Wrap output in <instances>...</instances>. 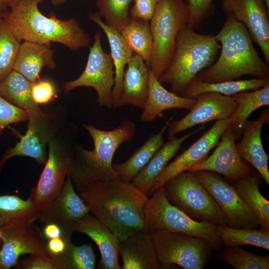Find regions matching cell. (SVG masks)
<instances>
[{
    "label": "cell",
    "instance_id": "obj_39",
    "mask_svg": "<svg viewBox=\"0 0 269 269\" xmlns=\"http://www.w3.org/2000/svg\"><path fill=\"white\" fill-rule=\"evenodd\" d=\"M134 0H97L96 6L105 23L121 32L131 20L129 7Z\"/></svg>",
    "mask_w": 269,
    "mask_h": 269
},
{
    "label": "cell",
    "instance_id": "obj_25",
    "mask_svg": "<svg viewBox=\"0 0 269 269\" xmlns=\"http://www.w3.org/2000/svg\"><path fill=\"white\" fill-rule=\"evenodd\" d=\"M88 17L102 29L108 40L115 71V83L112 91L113 108H117L125 66L127 65L134 52L125 42L121 32L104 22L98 12H90Z\"/></svg>",
    "mask_w": 269,
    "mask_h": 269
},
{
    "label": "cell",
    "instance_id": "obj_44",
    "mask_svg": "<svg viewBox=\"0 0 269 269\" xmlns=\"http://www.w3.org/2000/svg\"><path fill=\"white\" fill-rule=\"evenodd\" d=\"M134 4L130 10L131 19L150 21L160 0H134Z\"/></svg>",
    "mask_w": 269,
    "mask_h": 269
},
{
    "label": "cell",
    "instance_id": "obj_20",
    "mask_svg": "<svg viewBox=\"0 0 269 269\" xmlns=\"http://www.w3.org/2000/svg\"><path fill=\"white\" fill-rule=\"evenodd\" d=\"M269 110L266 108L255 121L247 120L244 125L243 137L236 143L239 156L255 168L263 179L269 184V155L262 141L261 133L264 124H269Z\"/></svg>",
    "mask_w": 269,
    "mask_h": 269
},
{
    "label": "cell",
    "instance_id": "obj_29",
    "mask_svg": "<svg viewBox=\"0 0 269 269\" xmlns=\"http://www.w3.org/2000/svg\"><path fill=\"white\" fill-rule=\"evenodd\" d=\"M263 180L258 172L252 170L234 182L233 185L244 202L256 215L260 229L269 231V202L259 188Z\"/></svg>",
    "mask_w": 269,
    "mask_h": 269
},
{
    "label": "cell",
    "instance_id": "obj_48",
    "mask_svg": "<svg viewBox=\"0 0 269 269\" xmlns=\"http://www.w3.org/2000/svg\"><path fill=\"white\" fill-rule=\"evenodd\" d=\"M8 8L11 9L17 4L18 0H3Z\"/></svg>",
    "mask_w": 269,
    "mask_h": 269
},
{
    "label": "cell",
    "instance_id": "obj_45",
    "mask_svg": "<svg viewBox=\"0 0 269 269\" xmlns=\"http://www.w3.org/2000/svg\"><path fill=\"white\" fill-rule=\"evenodd\" d=\"M73 231L70 229H65L55 223L45 225L42 233L46 240L57 238H71Z\"/></svg>",
    "mask_w": 269,
    "mask_h": 269
},
{
    "label": "cell",
    "instance_id": "obj_8",
    "mask_svg": "<svg viewBox=\"0 0 269 269\" xmlns=\"http://www.w3.org/2000/svg\"><path fill=\"white\" fill-rule=\"evenodd\" d=\"M162 186L168 201L192 219L216 226H228L224 214L195 172H180Z\"/></svg>",
    "mask_w": 269,
    "mask_h": 269
},
{
    "label": "cell",
    "instance_id": "obj_28",
    "mask_svg": "<svg viewBox=\"0 0 269 269\" xmlns=\"http://www.w3.org/2000/svg\"><path fill=\"white\" fill-rule=\"evenodd\" d=\"M169 121L159 132L151 134L127 160L121 163H113V169L119 180L131 182L147 164L164 144L163 136L167 130Z\"/></svg>",
    "mask_w": 269,
    "mask_h": 269
},
{
    "label": "cell",
    "instance_id": "obj_38",
    "mask_svg": "<svg viewBox=\"0 0 269 269\" xmlns=\"http://www.w3.org/2000/svg\"><path fill=\"white\" fill-rule=\"evenodd\" d=\"M20 42L5 20L0 17V81L13 70Z\"/></svg>",
    "mask_w": 269,
    "mask_h": 269
},
{
    "label": "cell",
    "instance_id": "obj_43",
    "mask_svg": "<svg viewBox=\"0 0 269 269\" xmlns=\"http://www.w3.org/2000/svg\"><path fill=\"white\" fill-rule=\"evenodd\" d=\"M31 95L36 104H46L53 100L56 96V90L51 81L39 80L32 84Z\"/></svg>",
    "mask_w": 269,
    "mask_h": 269
},
{
    "label": "cell",
    "instance_id": "obj_34",
    "mask_svg": "<svg viewBox=\"0 0 269 269\" xmlns=\"http://www.w3.org/2000/svg\"><path fill=\"white\" fill-rule=\"evenodd\" d=\"M39 212L28 198L15 195H0V227L16 222H34Z\"/></svg>",
    "mask_w": 269,
    "mask_h": 269
},
{
    "label": "cell",
    "instance_id": "obj_9",
    "mask_svg": "<svg viewBox=\"0 0 269 269\" xmlns=\"http://www.w3.org/2000/svg\"><path fill=\"white\" fill-rule=\"evenodd\" d=\"M148 198L145 214L147 232L164 229L202 238L208 241L214 250L223 245L216 225L208 221H196L171 204L166 198L163 186L155 189Z\"/></svg>",
    "mask_w": 269,
    "mask_h": 269
},
{
    "label": "cell",
    "instance_id": "obj_19",
    "mask_svg": "<svg viewBox=\"0 0 269 269\" xmlns=\"http://www.w3.org/2000/svg\"><path fill=\"white\" fill-rule=\"evenodd\" d=\"M89 213L88 206L76 193L68 175L60 192L39 212L38 220L44 225L55 223L63 229L71 230V224Z\"/></svg>",
    "mask_w": 269,
    "mask_h": 269
},
{
    "label": "cell",
    "instance_id": "obj_33",
    "mask_svg": "<svg viewBox=\"0 0 269 269\" xmlns=\"http://www.w3.org/2000/svg\"><path fill=\"white\" fill-rule=\"evenodd\" d=\"M121 33L134 53L140 56L149 67L153 49L149 21L131 19Z\"/></svg>",
    "mask_w": 269,
    "mask_h": 269
},
{
    "label": "cell",
    "instance_id": "obj_42",
    "mask_svg": "<svg viewBox=\"0 0 269 269\" xmlns=\"http://www.w3.org/2000/svg\"><path fill=\"white\" fill-rule=\"evenodd\" d=\"M15 267L17 269H59L55 258L44 255H31L18 260Z\"/></svg>",
    "mask_w": 269,
    "mask_h": 269
},
{
    "label": "cell",
    "instance_id": "obj_13",
    "mask_svg": "<svg viewBox=\"0 0 269 269\" xmlns=\"http://www.w3.org/2000/svg\"><path fill=\"white\" fill-rule=\"evenodd\" d=\"M2 241L0 267H15L20 256L26 254L51 257L47 241L34 222L12 223L0 227Z\"/></svg>",
    "mask_w": 269,
    "mask_h": 269
},
{
    "label": "cell",
    "instance_id": "obj_11",
    "mask_svg": "<svg viewBox=\"0 0 269 269\" xmlns=\"http://www.w3.org/2000/svg\"><path fill=\"white\" fill-rule=\"evenodd\" d=\"M151 234L162 269H203L214 250L206 240L194 236L164 229Z\"/></svg>",
    "mask_w": 269,
    "mask_h": 269
},
{
    "label": "cell",
    "instance_id": "obj_7",
    "mask_svg": "<svg viewBox=\"0 0 269 269\" xmlns=\"http://www.w3.org/2000/svg\"><path fill=\"white\" fill-rule=\"evenodd\" d=\"M188 16L183 0H160L155 7L149 21L153 49L149 68L158 79L172 57L177 35L187 25Z\"/></svg>",
    "mask_w": 269,
    "mask_h": 269
},
{
    "label": "cell",
    "instance_id": "obj_23",
    "mask_svg": "<svg viewBox=\"0 0 269 269\" xmlns=\"http://www.w3.org/2000/svg\"><path fill=\"white\" fill-rule=\"evenodd\" d=\"M149 68L134 53L125 70L118 108L131 106L143 109L148 91Z\"/></svg>",
    "mask_w": 269,
    "mask_h": 269
},
{
    "label": "cell",
    "instance_id": "obj_4",
    "mask_svg": "<svg viewBox=\"0 0 269 269\" xmlns=\"http://www.w3.org/2000/svg\"><path fill=\"white\" fill-rule=\"evenodd\" d=\"M83 127L93 140L94 148L87 150L76 143L73 146L68 175L78 192L95 182L118 179L113 167L114 155L122 144L133 139L136 130L129 119L112 130H100L91 124H84Z\"/></svg>",
    "mask_w": 269,
    "mask_h": 269
},
{
    "label": "cell",
    "instance_id": "obj_50",
    "mask_svg": "<svg viewBox=\"0 0 269 269\" xmlns=\"http://www.w3.org/2000/svg\"><path fill=\"white\" fill-rule=\"evenodd\" d=\"M264 0L268 10H269V0Z\"/></svg>",
    "mask_w": 269,
    "mask_h": 269
},
{
    "label": "cell",
    "instance_id": "obj_32",
    "mask_svg": "<svg viewBox=\"0 0 269 269\" xmlns=\"http://www.w3.org/2000/svg\"><path fill=\"white\" fill-rule=\"evenodd\" d=\"M268 85H269V78L234 80L216 83L204 82L194 78L188 85L182 96L195 98L200 94L209 92L232 96L240 92L257 90Z\"/></svg>",
    "mask_w": 269,
    "mask_h": 269
},
{
    "label": "cell",
    "instance_id": "obj_22",
    "mask_svg": "<svg viewBox=\"0 0 269 269\" xmlns=\"http://www.w3.org/2000/svg\"><path fill=\"white\" fill-rule=\"evenodd\" d=\"M123 269H161L151 234L141 232L120 241Z\"/></svg>",
    "mask_w": 269,
    "mask_h": 269
},
{
    "label": "cell",
    "instance_id": "obj_46",
    "mask_svg": "<svg viewBox=\"0 0 269 269\" xmlns=\"http://www.w3.org/2000/svg\"><path fill=\"white\" fill-rule=\"evenodd\" d=\"M71 238H57L48 240L47 248L51 257H57L62 254L65 251L68 242Z\"/></svg>",
    "mask_w": 269,
    "mask_h": 269
},
{
    "label": "cell",
    "instance_id": "obj_12",
    "mask_svg": "<svg viewBox=\"0 0 269 269\" xmlns=\"http://www.w3.org/2000/svg\"><path fill=\"white\" fill-rule=\"evenodd\" d=\"M100 31L95 33L84 70L76 79L65 82L62 88L65 93H69L78 87H92L97 93L98 104L111 109L113 107L114 67L110 53H106L103 49Z\"/></svg>",
    "mask_w": 269,
    "mask_h": 269
},
{
    "label": "cell",
    "instance_id": "obj_6",
    "mask_svg": "<svg viewBox=\"0 0 269 269\" xmlns=\"http://www.w3.org/2000/svg\"><path fill=\"white\" fill-rule=\"evenodd\" d=\"M77 126L67 123L48 144V156L37 184L28 198L39 212L59 194L69 174Z\"/></svg>",
    "mask_w": 269,
    "mask_h": 269
},
{
    "label": "cell",
    "instance_id": "obj_49",
    "mask_svg": "<svg viewBox=\"0 0 269 269\" xmlns=\"http://www.w3.org/2000/svg\"><path fill=\"white\" fill-rule=\"evenodd\" d=\"M40 2L43 0H39ZM51 2L55 5L61 4L66 1L67 0H50Z\"/></svg>",
    "mask_w": 269,
    "mask_h": 269
},
{
    "label": "cell",
    "instance_id": "obj_35",
    "mask_svg": "<svg viewBox=\"0 0 269 269\" xmlns=\"http://www.w3.org/2000/svg\"><path fill=\"white\" fill-rule=\"evenodd\" d=\"M218 235L226 247L250 245L269 250V231L216 226Z\"/></svg>",
    "mask_w": 269,
    "mask_h": 269
},
{
    "label": "cell",
    "instance_id": "obj_26",
    "mask_svg": "<svg viewBox=\"0 0 269 269\" xmlns=\"http://www.w3.org/2000/svg\"><path fill=\"white\" fill-rule=\"evenodd\" d=\"M53 54L50 46L24 41L20 44L13 70L35 83L39 80V74L43 67L51 69L56 67Z\"/></svg>",
    "mask_w": 269,
    "mask_h": 269
},
{
    "label": "cell",
    "instance_id": "obj_17",
    "mask_svg": "<svg viewBox=\"0 0 269 269\" xmlns=\"http://www.w3.org/2000/svg\"><path fill=\"white\" fill-rule=\"evenodd\" d=\"M223 11L243 23L269 63V10L264 0H222Z\"/></svg>",
    "mask_w": 269,
    "mask_h": 269
},
{
    "label": "cell",
    "instance_id": "obj_5",
    "mask_svg": "<svg viewBox=\"0 0 269 269\" xmlns=\"http://www.w3.org/2000/svg\"><path fill=\"white\" fill-rule=\"evenodd\" d=\"M220 47L215 35L199 34L186 25L177 35L172 57L159 81L182 96L196 75L214 63Z\"/></svg>",
    "mask_w": 269,
    "mask_h": 269
},
{
    "label": "cell",
    "instance_id": "obj_10",
    "mask_svg": "<svg viewBox=\"0 0 269 269\" xmlns=\"http://www.w3.org/2000/svg\"><path fill=\"white\" fill-rule=\"evenodd\" d=\"M67 110L57 106L52 110L29 114L28 128L13 147H9L0 158V172L6 161L12 157L24 156L33 158L44 165L47 159L48 142L67 123Z\"/></svg>",
    "mask_w": 269,
    "mask_h": 269
},
{
    "label": "cell",
    "instance_id": "obj_30",
    "mask_svg": "<svg viewBox=\"0 0 269 269\" xmlns=\"http://www.w3.org/2000/svg\"><path fill=\"white\" fill-rule=\"evenodd\" d=\"M33 83L21 74L12 70L0 81V96L29 114L42 112L31 95Z\"/></svg>",
    "mask_w": 269,
    "mask_h": 269
},
{
    "label": "cell",
    "instance_id": "obj_1",
    "mask_svg": "<svg viewBox=\"0 0 269 269\" xmlns=\"http://www.w3.org/2000/svg\"><path fill=\"white\" fill-rule=\"evenodd\" d=\"M89 212L120 241L147 231L145 210L148 196L132 182L118 179L89 184L79 191Z\"/></svg>",
    "mask_w": 269,
    "mask_h": 269
},
{
    "label": "cell",
    "instance_id": "obj_40",
    "mask_svg": "<svg viewBox=\"0 0 269 269\" xmlns=\"http://www.w3.org/2000/svg\"><path fill=\"white\" fill-rule=\"evenodd\" d=\"M29 114L0 96V137L9 125L28 120Z\"/></svg>",
    "mask_w": 269,
    "mask_h": 269
},
{
    "label": "cell",
    "instance_id": "obj_41",
    "mask_svg": "<svg viewBox=\"0 0 269 269\" xmlns=\"http://www.w3.org/2000/svg\"><path fill=\"white\" fill-rule=\"evenodd\" d=\"M214 0H188L189 16L187 26L192 29L198 28L213 10Z\"/></svg>",
    "mask_w": 269,
    "mask_h": 269
},
{
    "label": "cell",
    "instance_id": "obj_15",
    "mask_svg": "<svg viewBox=\"0 0 269 269\" xmlns=\"http://www.w3.org/2000/svg\"><path fill=\"white\" fill-rule=\"evenodd\" d=\"M195 98L196 103L186 116L169 123L170 119L167 129L168 138L197 125L230 118L238 107L231 96L216 92L203 93Z\"/></svg>",
    "mask_w": 269,
    "mask_h": 269
},
{
    "label": "cell",
    "instance_id": "obj_36",
    "mask_svg": "<svg viewBox=\"0 0 269 269\" xmlns=\"http://www.w3.org/2000/svg\"><path fill=\"white\" fill-rule=\"evenodd\" d=\"M217 259L235 269H269V256H260L239 246L226 247L218 250Z\"/></svg>",
    "mask_w": 269,
    "mask_h": 269
},
{
    "label": "cell",
    "instance_id": "obj_31",
    "mask_svg": "<svg viewBox=\"0 0 269 269\" xmlns=\"http://www.w3.org/2000/svg\"><path fill=\"white\" fill-rule=\"evenodd\" d=\"M238 107L231 117L229 126L232 133L240 137L249 116L257 109L269 105V85L251 92L242 91L231 96Z\"/></svg>",
    "mask_w": 269,
    "mask_h": 269
},
{
    "label": "cell",
    "instance_id": "obj_47",
    "mask_svg": "<svg viewBox=\"0 0 269 269\" xmlns=\"http://www.w3.org/2000/svg\"><path fill=\"white\" fill-rule=\"evenodd\" d=\"M8 10V7L3 0H0V17Z\"/></svg>",
    "mask_w": 269,
    "mask_h": 269
},
{
    "label": "cell",
    "instance_id": "obj_24",
    "mask_svg": "<svg viewBox=\"0 0 269 269\" xmlns=\"http://www.w3.org/2000/svg\"><path fill=\"white\" fill-rule=\"evenodd\" d=\"M196 101L195 98L185 97L167 91L150 70L148 94L140 120L145 123L153 122L170 109L190 110Z\"/></svg>",
    "mask_w": 269,
    "mask_h": 269
},
{
    "label": "cell",
    "instance_id": "obj_16",
    "mask_svg": "<svg viewBox=\"0 0 269 269\" xmlns=\"http://www.w3.org/2000/svg\"><path fill=\"white\" fill-rule=\"evenodd\" d=\"M231 118L217 120L207 132L189 147L168 164L155 179L149 195L168 180L205 159L210 150L217 145L220 137L230 125Z\"/></svg>",
    "mask_w": 269,
    "mask_h": 269
},
{
    "label": "cell",
    "instance_id": "obj_37",
    "mask_svg": "<svg viewBox=\"0 0 269 269\" xmlns=\"http://www.w3.org/2000/svg\"><path fill=\"white\" fill-rule=\"evenodd\" d=\"M55 258L59 269H94L96 256L92 246L85 244L80 246L68 242L64 253Z\"/></svg>",
    "mask_w": 269,
    "mask_h": 269
},
{
    "label": "cell",
    "instance_id": "obj_2",
    "mask_svg": "<svg viewBox=\"0 0 269 269\" xmlns=\"http://www.w3.org/2000/svg\"><path fill=\"white\" fill-rule=\"evenodd\" d=\"M215 36L221 44L220 56L214 63L200 72L196 79L216 83L246 75L269 78V63L260 58L247 28L232 14H227L222 28Z\"/></svg>",
    "mask_w": 269,
    "mask_h": 269
},
{
    "label": "cell",
    "instance_id": "obj_21",
    "mask_svg": "<svg viewBox=\"0 0 269 269\" xmlns=\"http://www.w3.org/2000/svg\"><path fill=\"white\" fill-rule=\"evenodd\" d=\"M70 227L73 232L84 234L96 243L101 255V269H122L118 260L119 239L94 216L89 213Z\"/></svg>",
    "mask_w": 269,
    "mask_h": 269
},
{
    "label": "cell",
    "instance_id": "obj_14",
    "mask_svg": "<svg viewBox=\"0 0 269 269\" xmlns=\"http://www.w3.org/2000/svg\"><path fill=\"white\" fill-rule=\"evenodd\" d=\"M195 173L224 214L228 226L236 228L258 227L256 215L244 202L234 185L212 171L203 170Z\"/></svg>",
    "mask_w": 269,
    "mask_h": 269
},
{
    "label": "cell",
    "instance_id": "obj_18",
    "mask_svg": "<svg viewBox=\"0 0 269 269\" xmlns=\"http://www.w3.org/2000/svg\"><path fill=\"white\" fill-rule=\"evenodd\" d=\"M237 138L229 126L223 132L220 141L212 154L187 171L217 172L233 182L244 177L252 168L239 156L236 147Z\"/></svg>",
    "mask_w": 269,
    "mask_h": 269
},
{
    "label": "cell",
    "instance_id": "obj_52",
    "mask_svg": "<svg viewBox=\"0 0 269 269\" xmlns=\"http://www.w3.org/2000/svg\"></svg>",
    "mask_w": 269,
    "mask_h": 269
},
{
    "label": "cell",
    "instance_id": "obj_51",
    "mask_svg": "<svg viewBox=\"0 0 269 269\" xmlns=\"http://www.w3.org/2000/svg\"><path fill=\"white\" fill-rule=\"evenodd\" d=\"M0 241H1V243H2V241H1V234H0Z\"/></svg>",
    "mask_w": 269,
    "mask_h": 269
},
{
    "label": "cell",
    "instance_id": "obj_27",
    "mask_svg": "<svg viewBox=\"0 0 269 269\" xmlns=\"http://www.w3.org/2000/svg\"><path fill=\"white\" fill-rule=\"evenodd\" d=\"M204 128L201 126L180 137L175 136L168 138L167 142L160 147L147 164L133 179L132 183L148 196L155 179L176 154L183 142Z\"/></svg>",
    "mask_w": 269,
    "mask_h": 269
},
{
    "label": "cell",
    "instance_id": "obj_3",
    "mask_svg": "<svg viewBox=\"0 0 269 269\" xmlns=\"http://www.w3.org/2000/svg\"><path fill=\"white\" fill-rule=\"evenodd\" d=\"M39 0H18L2 17L20 40L51 46L57 42L74 51L89 46L92 39L79 21L71 18H57L54 13L43 15L38 8Z\"/></svg>",
    "mask_w": 269,
    "mask_h": 269
}]
</instances>
